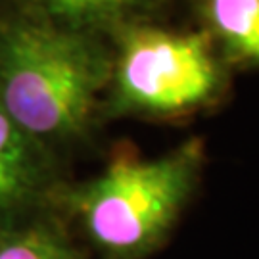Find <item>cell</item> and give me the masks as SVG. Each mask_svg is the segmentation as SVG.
Masks as SVG:
<instances>
[{"instance_id": "6da1fadb", "label": "cell", "mask_w": 259, "mask_h": 259, "mask_svg": "<svg viewBox=\"0 0 259 259\" xmlns=\"http://www.w3.org/2000/svg\"><path fill=\"white\" fill-rule=\"evenodd\" d=\"M100 37L23 14L0 21V102L52 152L93 129L111 77V48Z\"/></svg>"}, {"instance_id": "7a4b0ae2", "label": "cell", "mask_w": 259, "mask_h": 259, "mask_svg": "<svg viewBox=\"0 0 259 259\" xmlns=\"http://www.w3.org/2000/svg\"><path fill=\"white\" fill-rule=\"evenodd\" d=\"M205 161L198 137L156 157L121 148L96 177L62 186L54 204L79 225L100 259H150L194 198Z\"/></svg>"}, {"instance_id": "3957f363", "label": "cell", "mask_w": 259, "mask_h": 259, "mask_svg": "<svg viewBox=\"0 0 259 259\" xmlns=\"http://www.w3.org/2000/svg\"><path fill=\"white\" fill-rule=\"evenodd\" d=\"M111 37L110 117L183 119L227 91V62L204 29L175 31L135 19Z\"/></svg>"}, {"instance_id": "277c9868", "label": "cell", "mask_w": 259, "mask_h": 259, "mask_svg": "<svg viewBox=\"0 0 259 259\" xmlns=\"http://www.w3.org/2000/svg\"><path fill=\"white\" fill-rule=\"evenodd\" d=\"M62 185L54 152L23 131L0 102V219L54 204Z\"/></svg>"}, {"instance_id": "5b68a950", "label": "cell", "mask_w": 259, "mask_h": 259, "mask_svg": "<svg viewBox=\"0 0 259 259\" xmlns=\"http://www.w3.org/2000/svg\"><path fill=\"white\" fill-rule=\"evenodd\" d=\"M23 16L84 33H113L142 19L154 0H16Z\"/></svg>"}, {"instance_id": "8992f818", "label": "cell", "mask_w": 259, "mask_h": 259, "mask_svg": "<svg viewBox=\"0 0 259 259\" xmlns=\"http://www.w3.org/2000/svg\"><path fill=\"white\" fill-rule=\"evenodd\" d=\"M198 8L227 64L259 67V0H198Z\"/></svg>"}, {"instance_id": "52a82bcc", "label": "cell", "mask_w": 259, "mask_h": 259, "mask_svg": "<svg viewBox=\"0 0 259 259\" xmlns=\"http://www.w3.org/2000/svg\"><path fill=\"white\" fill-rule=\"evenodd\" d=\"M0 259H87L65 229L38 213L0 219Z\"/></svg>"}]
</instances>
